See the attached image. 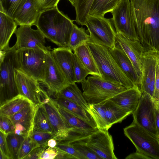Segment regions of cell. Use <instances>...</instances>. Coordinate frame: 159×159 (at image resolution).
<instances>
[{"label":"cell","mask_w":159,"mask_h":159,"mask_svg":"<svg viewBox=\"0 0 159 159\" xmlns=\"http://www.w3.org/2000/svg\"><path fill=\"white\" fill-rule=\"evenodd\" d=\"M103 102L100 103L89 104L88 112L93 119L98 129L108 130L111 127L107 120Z\"/></svg>","instance_id":"cell-31"},{"label":"cell","mask_w":159,"mask_h":159,"mask_svg":"<svg viewBox=\"0 0 159 159\" xmlns=\"http://www.w3.org/2000/svg\"><path fill=\"white\" fill-rule=\"evenodd\" d=\"M87 43L102 79L126 89L135 85L122 71L108 48L89 42Z\"/></svg>","instance_id":"cell-3"},{"label":"cell","mask_w":159,"mask_h":159,"mask_svg":"<svg viewBox=\"0 0 159 159\" xmlns=\"http://www.w3.org/2000/svg\"><path fill=\"white\" fill-rule=\"evenodd\" d=\"M126 159H151L150 157L139 152L130 154L125 158Z\"/></svg>","instance_id":"cell-49"},{"label":"cell","mask_w":159,"mask_h":159,"mask_svg":"<svg viewBox=\"0 0 159 159\" xmlns=\"http://www.w3.org/2000/svg\"><path fill=\"white\" fill-rule=\"evenodd\" d=\"M142 95L139 87L135 85L109 99L125 111L132 114L136 108Z\"/></svg>","instance_id":"cell-20"},{"label":"cell","mask_w":159,"mask_h":159,"mask_svg":"<svg viewBox=\"0 0 159 159\" xmlns=\"http://www.w3.org/2000/svg\"><path fill=\"white\" fill-rule=\"evenodd\" d=\"M91 75L101 77L96 62L88 46L84 43L75 48L73 51Z\"/></svg>","instance_id":"cell-26"},{"label":"cell","mask_w":159,"mask_h":159,"mask_svg":"<svg viewBox=\"0 0 159 159\" xmlns=\"http://www.w3.org/2000/svg\"><path fill=\"white\" fill-rule=\"evenodd\" d=\"M73 70L75 83L85 81L87 76L91 75L90 72L83 65L77 56L73 52Z\"/></svg>","instance_id":"cell-37"},{"label":"cell","mask_w":159,"mask_h":159,"mask_svg":"<svg viewBox=\"0 0 159 159\" xmlns=\"http://www.w3.org/2000/svg\"><path fill=\"white\" fill-rule=\"evenodd\" d=\"M55 148L57 150L69 154L74 159H85L84 156L70 144L57 142Z\"/></svg>","instance_id":"cell-40"},{"label":"cell","mask_w":159,"mask_h":159,"mask_svg":"<svg viewBox=\"0 0 159 159\" xmlns=\"http://www.w3.org/2000/svg\"><path fill=\"white\" fill-rule=\"evenodd\" d=\"M115 46L123 50L128 57L140 82L142 72L141 58L144 51L141 43L138 40L131 39L116 33Z\"/></svg>","instance_id":"cell-17"},{"label":"cell","mask_w":159,"mask_h":159,"mask_svg":"<svg viewBox=\"0 0 159 159\" xmlns=\"http://www.w3.org/2000/svg\"><path fill=\"white\" fill-rule=\"evenodd\" d=\"M42 104L52 128L54 138L57 141L67 138L70 130L60 113L56 104L49 95L43 100Z\"/></svg>","instance_id":"cell-18"},{"label":"cell","mask_w":159,"mask_h":159,"mask_svg":"<svg viewBox=\"0 0 159 159\" xmlns=\"http://www.w3.org/2000/svg\"><path fill=\"white\" fill-rule=\"evenodd\" d=\"M74 21L57 7L40 12L34 25L51 42L59 47H67Z\"/></svg>","instance_id":"cell-2"},{"label":"cell","mask_w":159,"mask_h":159,"mask_svg":"<svg viewBox=\"0 0 159 159\" xmlns=\"http://www.w3.org/2000/svg\"><path fill=\"white\" fill-rule=\"evenodd\" d=\"M0 106L19 94L14 71L16 67V50L12 47L0 50Z\"/></svg>","instance_id":"cell-5"},{"label":"cell","mask_w":159,"mask_h":159,"mask_svg":"<svg viewBox=\"0 0 159 159\" xmlns=\"http://www.w3.org/2000/svg\"><path fill=\"white\" fill-rule=\"evenodd\" d=\"M125 135L135 146L137 151L151 159H159V139L133 121L124 129Z\"/></svg>","instance_id":"cell-8"},{"label":"cell","mask_w":159,"mask_h":159,"mask_svg":"<svg viewBox=\"0 0 159 159\" xmlns=\"http://www.w3.org/2000/svg\"><path fill=\"white\" fill-rule=\"evenodd\" d=\"M108 48L125 74L134 85L139 86V79L132 63L124 51L116 46L112 48Z\"/></svg>","instance_id":"cell-21"},{"label":"cell","mask_w":159,"mask_h":159,"mask_svg":"<svg viewBox=\"0 0 159 159\" xmlns=\"http://www.w3.org/2000/svg\"><path fill=\"white\" fill-rule=\"evenodd\" d=\"M0 159H7L4 155L0 152Z\"/></svg>","instance_id":"cell-52"},{"label":"cell","mask_w":159,"mask_h":159,"mask_svg":"<svg viewBox=\"0 0 159 159\" xmlns=\"http://www.w3.org/2000/svg\"><path fill=\"white\" fill-rule=\"evenodd\" d=\"M36 106V105L32 103L9 116L14 125H19L23 128L26 137L30 136L33 133Z\"/></svg>","instance_id":"cell-23"},{"label":"cell","mask_w":159,"mask_h":159,"mask_svg":"<svg viewBox=\"0 0 159 159\" xmlns=\"http://www.w3.org/2000/svg\"><path fill=\"white\" fill-rule=\"evenodd\" d=\"M25 137L11 133L6 135L7 141L12 159H18L19 153Z\"/></svg>","instance_id":"cell-36"},{"label":"cell","mask_w":159,"mask_h":159,"mask_svg":"<svg viewBox=\"0 0 159 159\" xmlns=\"http://www.w3.org/2000/svg\"><path fill=\"white\" fill-rule=\"evenodd\" d=\"M57 106L60 113L70 130L68 137L60 142L69 143L85 138L98 129L67 110Z\"/></svg>","instance_id":"cell-14"},{"label":"cell","mask_w":159,"mask_h":159,"mask_svg":"<svg viewBox=\"0 0 159 159\" xmlns=\"http://www.w3.org/2000/svg\"><path fill=\"white\" fill-rule=\"evenodd\" d=\"M139 41L159 53V0H130Z\"/></svg>","instance_id":"cell-1"},{"label":"cell","mask_w":159,"mask_h":159,"mask_svg":"<svg viewBox=\"0 0 159 159\" xmlns=\"http://www.w3.org/2000/svg\"><path fill=\"white\" fill-rule=\"evenodd\" d=\"M111 13L116 33L139 41L130 0H122Z\"/></svg>","instance_id":"cell-9"},{"label":"cell","mask_w":159,"mask_h":159,"mask_svg":"<svg viewBox=\"0 0 159 159\" xmlns=\"http://www.w3.org/2000/svg\"><path fill=\"white\" fill-rule=\"evenodd\" d=\"M108 130L98 129L84 138L86 145L101 159H117L112 137Z\"/></svg>","instance_id":"cell-15"},{"label":"cell","mask_w":159,"mask_h":159,"mask_svg":"<svg viewBox=\"0 0 159 159\" xmlns=\"http://www.w3.org/2000/svg\"><path fill=\"white\" fill-rule=\"evenodd\" d=\"M48 146L47 143L40 145L32 150L25 158V159H40L42 152Z\"/></svg>","instance_id":"cell-46"},{"label":"cell","mask_w":159,"mask_h":159,"mask_svg":"<svg viewBox=\"0 0 159 159\" xmlns=\"http://www.w3.org/2000/svg\"><path fill=\"white\" fill-rule=\"evenodd\" d=\"M32 103L28 99L19 94L0 106V114L10 116Z\"/></svg>","instance_id":"cell-27"},{"label":"cell","mask_w":159,"mask_h":159,"mask_svg":"<svg viewBox=\"0 0 159 159\" xmlns=\"http://www.w3.org/2000/svg\"><path fill=\"white\" fill-rule=\"evenodd\" d=\"M51 52L53 58L68 82L70 84L75 83L73 51L67 47H59L54 48Z\"/></svg>","instance_id":"cell-19"},{"label":"cell","mask_w":159,"mask_h":159,"mask_svg":"<svg viewBox=\"0 0 159 159\" xmlns=\"http://www.w3.org/2000/svg\"><path fill=\"white\" fill-rule=\"evenodd\" d=\"M17 25L12 18L0 11V50H7L10 48L9 42Z\"/></svg>","instance_id":"cell-25"},{"label":"cell","mask_w":159,"mask_h":159,"mask_svg":"<svg viewBox=\"0 0 159 159\" xmlns=\"http://www.w3.org/2000/svg\"><path fill=\"white\" fill-rule=\"evenodd\" d=\"M158 53L154 51H144L141 58L142 72L139 87L142 93L147 94L153 99Z\"/></svg>","instance_id":"cell-13"},{"label":"cell","mask_w":159,"mask_h":159,"mask_svg":"<svg viewBox=\"0 0 159 159\" xmlns=\"http://www.w3.org/2000/svg\"><path fill=\"white\" fill-rule=\"evenodd\" d=\"M122 0H94L91 7L89 15L103 17L111 12Z\"/></svg>","instance_id":"cell-32"},{"label":"cell","mask_w":159,"mask_h":159,"mask_svg":"<svg viewBox=\"0 0 159 159\" xmlns=\"http://www.w3.org/2000/svg\"><path fill=\"white\" fill-rule=\"evenodd\" d=\"M57 154V151L56 148L48 147L42 152L40 159H55Z\"/></svg>","instance_id":"cell-47"},{"label":"cell","mask_w":159,"mask_h":159,"mask_svg":"<svg viewBox=\"0 0 159 159\" xmlns=\"http://www.w3.org/2000/svg\"><path fill=\"white\" fill-rule=\"evenodd\" d=\"M42 83L50 97L59 93L70 84L53 58L51 51L48 53L46 74Z\"/></svg>","instance_id":"cell-16"},{"label":"cell","mask_w":159,"mask_h":159,"mask_svg":"<svg viewBox=\"0 0 159 159\" xmlns=\"http://www.w3.org/2000/svg\"><path fill=\"white\" fill-rule=\"evenodd\" d=\"M81 84L83 94L89 104L100 103L126 89L96 75L89 76Z\"/></svg>","instance_id":"cell-6"},{"label":"cell","mask_w":159,"mask_h":159,"mask_svg":"<svg viewBox=\"0 0 159 159\" xmlns=\"http://www.w3.org/2000/svg\"><path fill=\"white\" fill-rule=\"evenodd\" d=\"M30 137L40 145L47 144L49 139L54 138L52 133L43 131L34 132Z\"/></svg>","instance_id":"cell-42"},{"label":"cell","mask_w":159,"mask_h":159,"mask_svg":"<svg viewBox=\"0 0 159 159\" xmlns=\"http://www.w3.org/2000/svg\"><path fill=\"white\" fill-rule=\"evenodd\" d=\"M90 40V35L87 33L85 29L79 27L74 24L67 47L73 51L77 47L89 42Z\"/></svg>","instance_id":"cell-33"},{"label":"cell","mask_w":159,"mask_h":159,"mask_svg":"<svg viewBox=\"0 0 159 159\" xmlns=\"http://www.w3.org/2000/svg\"><path fill=\"white\" fill-rule=\"evenodd\" d=\"M132 114L134 122L159 139L153 100L149 95L142 93L138 106Z\"/></svg>","instance_id":"cell-11"},{"label":"cell","mask_w":159,"mask_h":159,"mask_svg":"<svg viewBox=\"0 0 159 159\" xmlns=\"http://www.w3.org/2000/svg\"><path fill=\"white\" fill-rule=\"evenodd\" d=\"M153 100L159 102V53L157 55L155 82V89Z\"/></svg>","instance_id":"cell-45"},{"label":"cell","mask_w":159,"mask_h":159,"mask_svg":"<svg viewBox=\"0 0 159 159\" xmlns=\"http://www.w3.org/2000/svg\"><path fill=\"white\" fill-rule=\"evenodd\" d=\"M84 25L89 34V42L109 48L115 47L116 33L111 18L89 15Z\"/></svg>","instance_id":"cell-7"},{"label":"cell","mask_w":159,"mask_h":159,"mask_svg":"<svg viewBox=\"0 0 159 159\" xmlns=\"http://www.w3.org/2000/svg\"><path fill=\"white\" fill-rule=\"evenodd\" d=\"M14 73L19 94L25 97L35 105L42 104L48 94L40 86L39 81L16 69Z\"/></svg>","instance_id":"cell-10"},{"label":"cell","mask_w":159,"mask_h":159,"mask_svg":"<svg viewBox=\"0 0 159 159\" xmlns=\"http://www.w3.org/2000/svg\"><path fill=\"white\" fill-rule=\"evenodd\" d=\"M40 12L38 9L35 0H27L13 19L17 25H34Z\"/></svg>","instance_id":"cell-24"},{"label":"cell","mask_w":159,"mask_h":159,"mask_svg":"<svg viewBox=\"0 0 159 159\" xmlns=\"http://www.w3.org/2000/svg\"><path fill=\"white\" fill-rule=\"evenodd\" d=\"M39 146L30 136L25 137L19 151L18 159H24L32 150Z\"/></svg>","instance_id":"cell-39"},{"label":"cell","mask_w":159,"mask_h":159,"mask_svg":"<svg viewBox=\"0 0 159 159\" xmlns=\"http://www.w3.org/2000/svg\"><path fill=\"white\" fill-rule=\"evenodd\" d=\"M27 0H0V11L13 19Z\"/></svg>","instance_id":"cell-35"},{"label":"cell","mask_w":159,"mask_h":159,"mask_svg":"<svg viewBox=\"0 0 159 159\" xmlns=\"http://www.w3.org/2000/svg\"><path fill=\"white\" fill-rule=\"evenodd\" d=\"M43 131L53 134V130L43 104L37 105L34 116L33 132Z\"/></svg>","instance_id":"cell-30"},{"label":"cell","mask_w":159,"mask_h":159,"mask_svg":"<svg viewBox=\"0 0 159 159\" xmlns=\"http://www.w3.org/2000/svg\"><path fill=\"white\" fill-rule=\"evenodd\" d=\"M0 131L6 135L14 133L15 125L9 116L0 114Z\"/></svg>","instance_id":"cell-41"},{"label":"cell","mask_w":159,"mask_h":159,"mask_svg":"<svg viewBox=\"0 0 159 159\" xmlns=\"http://www.w3.org/2000/svg\"><path fill=\"white\" fill-rule=\"evenodd\" d=\"M48 52L33 48L16 50V69L43 82L46 74Z\"/></svg>","instance_id":"cell-4"},{"label":"cell","mask_w":159,"mask_h":159,"mask_svg":"<svg viewBox=\"0 0 159 159\" xmlns=\"http://www.w3.org/2000/svg\"><path fill=\"white\" fill-rule=\"evenodd\" d=\"M37 7L40 12L57 7L60 0H35Z\"/></svg>","instance_id":"cell-43"},{"label":"cell","mask_w":159,"mask_h":159,"mask_svg":"<svg viewBox=\"0 0 159 159\" xmlns=\"http://www.w3.org/2000/svg\"><path fill=\"white\" fill-rule=\"evenodd\" d=\"M72 4V5L75 7L76 2H77V0H68Z\"/></svg>","instance_id":"cell-51"},{"label":"cell","mask_w":159,"mask_h":159,"mask_svg":"<svg viewBox=\"0 0 159 159\" xmlns=\"http://www.w3.org/2000/svg\"><path fill=\"white\" fill-rule=\"evenodd\" d=\"M103 107L107 120L111 126L115 124L121 122L130 114L109 99L104 101Z\"/></svg>","instance_id":"cell-28"},{"label":"cell","mask_w":159,"mask_h":159,"mask_svg":"<svg viewBox=\"0 0 159 159\" xmlns=\"http://www.w3.org/2000/svg\"><path fill=\"white\" fill-rule=\"evenodd\" d=\"M53 97L51 98L58 106L65 109L92 127L97 128L93 119L85 109L58 94Z\"/></svg>","instance_id":"cell-22"},{"label":"cell","mask_w":159,"mask_h":159,"mask_svg":"<svg viewBox=\"0 0 159 159\" xmlns=\"http://www.w3.org/2000/svg\"><path fill=\"white\" fill-rule=\"evenodd\" d=\"M57 94L72 101L88 111L89 104L75 83L69 84Z\"/></svg>","instance_id":"cell-29"},{"label":"cell","mask_w":159,"mask_h":159,"mask_svg":"<svg viewBox=\"0 0 159 159\" xmlns=\"http://www.w3.org/2000/svg\"><path fill=\"white\" fill-rule=\"evenodd\" d=\"M93 0H77L74 7L76 14L75 21L77 24L84 25Z\"/></svg>","instance_id":"cell-34"},{"label":"cell","mask_w":159,"mask_h":159,"mask_svg":"<svg viewBox=\"0 0 159 159\" xmlns=\"http://www.w3.org/2000/svg\"><path fill=\"white\" fill-rule=\"evenodd\" d=\"M156 126L159 139V102L153 100Z\"/></svg>","instance_id":"cell-48"},{"label":"cell","mask_w":159,"mask_h":159,"mask_svg":"<svg viewBox=\"0 0 159 159\" xmlns=\"http://www.w3.org/2000/svg\"><path fill=\"white\" fill-rule=\"evenodd\" d=\"M84 139L69 143L71 144L85 159H101V158L86 145Z\"/></svg>","instance_id":"cell-38"},{"label":"cell","mask_w":159,"mask_h":159,"mask_svg":"<svg viewBox=\"0 0 159 159\" xmlns=\"http://www.w3.org/2000/svg\"><path fill=\"white\" fill-rule=\"evenodd\" d=\"M57 144V141L55 138H52L49 139L47 142V145L48 147L54 148Z\"/></svg>","instance_id":"cell-50"},{"label":"cell","mask_w":159,"mask_h":159,"mask_svg":"<svg viewBox=\"0 0 159 159\" xmlns=\"http://www.w3.org/2000/svg\"><path fill=\"white\" fill-rule=\"evenodd\" d=\"M31 26L21 25L15 32L16 41L12 47L16 51L23 48H38L48 52L50 47L45 46V37L38 29H32Z\"/></svg>","instance_id":"cell-12"},{"label":"cell","mask_w":159,"mask_h":159,"mask_svg":"<svg viewBox=\"0 0 159 159\" xmlns=\"http://www.w3.org/2000/svg\"><path fill=\"white\" fill-rule=\"evenodd\" d=\"M0 152L4 155L7 159H12L7 141L6 135L1 131H0Z\"/></svg>","instance_id":"cell-44"}]
</instances>
